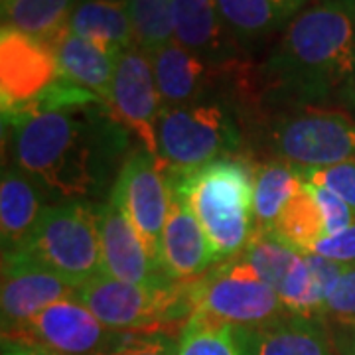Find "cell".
I'll use <instances>...</instances> for the list:
<instances>
[{
  "label": "cell",
  "instance_id": "cell-1",
  "mask_svg": "<svg viewBox=\"0 0 355 355\" xmlns=\"http://www.w3.org/2000/svg\"><path fill=\"white\" fill-rule=\"evenodd\" d=\"M85 89L53 85L40 99L4 113L12 166L55 202L99 200L125 164L128 130Z\"/></svg>",
  "mask_w": 355,
  "mask_h": 355
},
{
  "label": "cell",
  "instance_id": "cell-2",
  "mask_svg": "<svg viewBox=\"0 0 355 355\" xmlns=\"http://www.w3.org/2000/svg\"><path fill=\"white\" fill-rule=\"evenodd\" d=\"M355 79V0H318L292 18L261 67L270 95L310 105Z\"/></svg>",
  "mask_w": 355,
  "mask_h": 355
},
{
  "label": "cell",
  "instance_id": "cell-3",
  "mask_svg": "<svg viewBox=\"0 0 355 355\" xmlns=\"http://www.w3.org/2000/svg\"><path fill=\"white\" fill-rule=\"evenodd\" d=\"M170 191L188 203L219 261L245 251L254 227V172L221 158L188 172H168Z\"/></svg>",
  "mask_w": 355,
  "mask_h": 355
},
{
  "label": "cell",
  "instance_id": "cell-4",
  "mask_svg": "<svg viewBox=\"0 0 355 355\" xmlns=\"http://www.w3.org/2000/svg\"><path fill=\"white\" fill-rule=\"evenodd\" d=\"M99 214L101 205L87 202L46 205L30 237L12 253L79 288L103 272Z\"/></svg>",
  "mask_w": 355,
  "mask_h": 355
},
{
  "label": "cell",
  "instance_id": "cell-5",
  "mask_svg": "<svg viewBox=\"0 0 355 355\" xmlns=\"http://www.w3.org/2000/svg\"><path fill=\"white\" fill-rule=\"evenodd\" d=\"M241 146V130L221 103L162 107L156 123V154L166 172H188L229 158Z\"/></svg>",
  "mask_w": 355,
  "mask_h": 355
},
{
  "label": "cell",
  "instance_id": "cell-6",
  "mask_svg": "<svg viewBox=\"0 0 355 355\" xmlns=\"http://www.w3.org/2000/svg\"><path fill=\"white\" fill-rule=\"evenodd\" d=\"M77 296L111 331L166 328L193 314L190 282L142 286L101 272L79 286Z\"/></svg>",
  "mask_w": 355,
  "mask_h": 355
},
{
  "label": "cell",
  "instance_id": "cell-7",
  "mask_svg": "<svg viewBox=\"0 0 355 355\" xmlns=\"http://www.w3.org/2000/svg\"><path fill=\"white\" fill-rule=\"evenodd\" d=\"M193 312L231 328H251L286 314L279 294L261 279L243 254L190 282Z\"/></svg>",
  "mask_w": 355,
  "mask_h": 355
},
{
  "label": "cell",
  "instance_id": "cell-8",
  "mask_svg": "<svg viewBox=\"0 0 355 355\" xmlns=\"http://www.w3.org/2000/svg\"><path fill=\"white\" fill-rule=\"evenodd\" d=\"M270 150L294 168H328L355 160V121L304 105L280 116L268 132Z\"/></svg>",
  "mask_w": 355,
  "mask_h": 355
},
{
  "label": "cell",
  "instance_id": "cell-9",
  "mask_svg": "<svg viewBox=\"0 0 355 355\" xmlns=\"http://www.w3.org/2000/svg\"><path fill=\"white\" fill-rule=\"evenodd\" d=\"M109 200L123 209L139 231L150 257L160 265V237L172 203L164 166L144 148L128 154Z\"/></svg>",
  "mask_w": 355,
  "mask_h": 355
},
{
  "label": "cell",
  "instance_id": "cell-10",
  "mask_svg": "<svg viewBox=\"0 0 355 355\" xmlns=\"http://www.w3.org/2000/svg\"><path fill=\"white\" fill-rule=\"evenodd\" d=\"M111 334L76 294L4 330V342L38 347L51 355H93Z\"/></svg>",
  "mask_w": 355,
  "mask_h": 355
},
{
  "label": "cell",
  "instance_id": "cell-11",
  "mask_svg": "<svg viewBox=\"0 0 355 355\" xmlns=\"http://www.w3.org/2000/svg\"><path fill=\"white\" fill-rule=\"evenodd\" d=\"M243 257L279 294L288 314L312 320L320 318L324 296L304 253L268 233L253 231Z\"/></svg>",
  "mask_w": 355,
  "mask_h": 355
},
{
  "label": "cell",
  "instance_id": "cell-12",
  "mask_svg": "<svg viewBox=\"0 0 355 355\" xmlns=\"http://www.w3.org/2000/svg\"><path fill=\"white\" fill-rule=\"evenodd\" d=\"M62 79L50 44L10 28L0 34V95L2 113L40 99Z\"/></svg>",
  "mask_w": 355,
  "mask_h": 355
},
{
  "label": "cell",
  "instance_id": "cell-13",
  "mask_svg": "<svg viewBox=\"0 0 355 355\" xmlns=\"http://www.w3.org/2000/svg\"><path fill=\"white\" fill-rule=\"evenodd\" d=\"M107 105L121 125L137 135V139L144 144V150L158 160L156 123L162 111V101L150 55L139 46L121 53Z\"/></svg>",
  "mask_w": 355,
  "mask_h": 355
},
{
  "label": "cell",
  "instance_id": "cell-14",
  "mask_svg": "<svg viewBox=\"0 0 355 355\" xmlns=\"http://www.w3.org/2000/svg\"><path fill=\"white\" fill-rule=\"evenodd\" d=\"M99 241L105 275L142 286H164L174 282L150 257L139 231L128 221L123 209L111 200L101 205Z\"/></svg>",
  "mask_w": 355,
  "mask_h": 355
},
{
  "label": "cell",
  "instance_id": "cell-15",
  "mask_svg": "<svg viewBox=\"0 0 355 355\" xmlns=\"http://www.w3.org/2000/svg\"><path fill=\"white\" fill-rule=\"evenodd\" d=\"M77 288L24 261L14 253L2 254V328L10 330L34 318L44 308L76 296Z\"/></svg>",
  "mask_w": 355,
  "mask_h": 355
},
{
  "label": "cell",
  "instance_id": "cell-16",
  "mask_svg": "<svg viewBox=\"0 0 355 355\" xmlns=\"http://www.w3.org/2000/svg\"><path fill=\"white\" fill-rule=\"evenodd\" d=\"M217 261L211 243L188 203L172 193L160 237V266L166 277L174 282H186L203 275Z\"/></svg>",
  "mask_w": 355,
  "mask_h": 355
},
{
  "label": "cell",
  "instance_id": "cell-17",
  "mask_svg": "<svg viewBox=\"0 0 355 355\" xmlns=\"http://www.w3.org/2000/svg\"><path fill=\"white\" fill-rule=\"evenodd\" d=\"M174 40L214 67H229L237 42L223 22L216 0H172Z\"/></svg>",
  "mask_w": 355,
  "mask_h": 355
},
{
  "label": "cell",
  "instance_id": "cell-18",
  "mask_svg": "<svg viewBox=\"0 0 355 355\" xmlns=\"http://www.w3.org/2000/svg\"><path fill=\"white\" fill-rule=\"evenodd\" d=\"M233 331L241 355H334L318 320L288 312L265 324L233 328Z\"/></svg>",
  "mask_w": 355,
  "mask_h": 355
},
{
  "label": "cell",
  "instance_id": "cell-19",
  "mask_svg": "<svg viewBox=\"0 0 355 355\" xmlns=\"http://www.w3.org/2000/svg\"><path fill=\"white\" fill-rule=\"evenodd\" d=\"M162 107H180L205 101L214 83V67L180 46L176 40L148 53Z\"/></svg>",
  "mask_w": 355,
  "mask_h": 355
},
{
  "label": "cell",
  "instance_id": "cell-20",
  "mask_svg": "<svg viewBox=\"0 0 355 355\" xmlns=\"http://www.w3.org/2000/svg\"><path fill=\"white\" fill-rule=\"evenodd\" d=\"M64 81L109 103L121 53L65 30L50 44Z\"/></svg>",
  "mask_w": 355,
  "mask_h": 355
},
{
  "label": "cell",
  "instance_id": "cell-21",
  "mask_svg": "<svg viewBox=\"0 0 355 355\" xmlns=\"http://www.w3.org/2000/svg\"><path fill=\"white\" fill-rule=\"evenodd\" d=\"M44 209V193L38 186L16 166L4 168L0 184L2 253H12L24 245Z\"/></svg>",
  "mask_w": 355,
  "mask_h": 355
},
{
  "label": "cell",
  "instance_id": "cell-22",
  "mask_svg": "<svg viewBox=\"0 0 355 355\" xmlns=\"http://www.w3.org/2000/svg\"><path fill=\"white\" fill-rule=\"evenodd\" d=\"M67 30L119 53L137 46L127 2L79 0Z\"/></svg>",
  "mask_w": 355,
  "mask_h": 355
},
{
  "label": "cell",
  "instance_id": "cell-23",
  "mask_svg": "<svg viewBox=\"0 0 355 355\" xmlns=\"http://www.w3.org/2000/svg\"><path fill=\"white\" fill-rule=\"evenodd\" d=\"M79 0H2V28L51 44L62 36Z\"/></svg>",
  "mask_w": 355,
  "mask_h": 355
},
{
  "label": "cell",
  "instance_id": "cell-24",
  "mask_svg": "<svg viewBox=\"0 0 355 355\" xmlns=\"http://www.w3.org/2000/svg\"><path fill=\"white\" fill-rule=\"evenodd\" d=\"M263 233L277 237L282 243L298 249L300 253H308L322 237H326L324 214L310 184L302 182L300 190L284 205L272 227Z\"/></svg>",
  "mask_w": 355,
  "mask_h": 355
},
{
  "label": "cell",
  "instance_id": "cell-25",
  "mask_svg": "<svg viewBox=\"0 0 355 355\" xmlns=\"http://www.w3.org/2000/svg\"><path fill=\"white\" fill-rule=\"evenodd\" d=\"M216 4L237 46L261 42L288 20L275 0H216Z\"/></svg>",
  "mask_w": 355,
  "mask_h": 355
},
{
  "label": "cell",
  "instance_id": "cell-26",
  "mask_svg": "<svg viewBox=\"0 0 355 355\" xmlns=\"http://www.w3.org/2000/svg\"><path fill=\"white\" fill-rule=\"evenodd\" d=\"M302 180L284 162L263 164L254 170V227L268 231L292 196L300 190Z\"/></svg>",
  "mask_w": 355,
  "mask_h": 355
},
{
  "label": "cell",
  "instance_id": "cell-27",
  "mask_svg": "<svg viewBox=\"0 0 355 355\" xmlns=\"http://www.w3.org/2000/svg\"><path fill=\"white\" fill-rule=\"evenodd\" d=\"M135 40L146 53L174 42L172 0H127Z\"/></svg>",
  "mask_w": 355,
  "mask_h": 355
},
{
  "label": "cell",
  "instance_id": "cell-28",
  "mask_svg": "<svg viewBox=\"0 0 355 355\" xmlns=\"http://www.w3.org/2000/svg\"><path fill=\"white\" fill-rule=\"evenodd\" d=\"M178 355H241V349L231 326L193 312L182 328Z\"/></svg>",
  "mask_w": 355,
  "mask_h": 355
},
{
  "label": "cell",
  "instance_id": "cell-29",
  "mask_svg": "<svg viewBox=\"0 0 355 355\" xmlns=\"http://www.w3.org/2000/svg\"><path fill=\"white\" fill-rule=\"evenodd\" d=\"M180 338L166 328L113 331L93 355H178Z\"/></svg>",
  "mask_w": 355,
  "mask_h": 355
},
{
  "label": "cell",
  "instance_id": "cell-30",
  "mask_svg": "<svg viewBox=\"0 0 355 355\" xmlns=\"http://www.w3.org/2000/svg\"><path fill=\"white\" fill-rule=\"evenodd\" d=\"M294 172L306 184L334 191L355 211V160L328 168H294Z\"/></svg>",
  "mask_w": 355,
  "mask_h": 355
},
{
  "label": "cell",
  "instance_id": "cell-31",
  "mask_svg": "<svg viewBox=\"0 0 355 355\" xmlns=\"http://www.w3.org/2000/svg\"><path fill=\"white\" fill-rule=\"evenodd\" d=\"M320 318L355 331V266H347V270L326 296Z\"/></svg>",
  "mask_w": 355,
  "mask_h": 355
},
{
  "label": "cell",
  "instance_id": "cell-32",
  "mask_svg": "<svg viewBox=\"0 0 355 355\" xmlns=\"http://www.w3.org/2000/svg\"><path fill=\"white\" fill-rule=\"evenodd\" d=\"M310 188L316 196L320 209L324 214V221H326V235H336L343 229H347L349 225L355 223V211L343 202L340 196H336L334 191L326 190L310 184Z\"/></svg>",
  "mask_w": 355,
  "mask_h": 355
},
{
  "label": "cell",
  "instance_id": "cell-33",
  "mask_svg": "<svg viewBox=\"0 0 355 355\" xmlns=\"http://www.w3.org/2000/svg\"><path fill=\"white\" fill-rule=\"evenodd\" d=\"M308 253L330 259L334 263L355 266V223L336 235H326Z\"/></svg>",
  "mask_w": 355,
  "mask_h": 355
},
{
  "label": "cell",
  "instance_id": "cell-34",
  "mask_svg": "<svg viewBox=\"0 0 355 355\" xmlns=\"http://www.w3.org/2000/svg\"><path fill=\"white\" fill-rule=\"evenodd\" d=\"M2 355H51V354L44 352V349H38V347H30V345L4 342V340H2Z\"/></svg>",
  "mask_w": 355,
  "mask_h": 355
},
{
  "label": "cell",
  "instance_id": "cell-35",
  "mask_svg": "<svg viewBox=\"0 0 355 355\" xmlns=\"http://www.w3.org/2000/svg\"><path fill=\"white\" fill-rule=\"evenodd\" d=\"M275 2H277L280 8L288 14V16H292V14L296 12V10L302 6V2H304V0H275Z\"/></svg>",
  "mask_w": 355,
  "mask_h": 355
},
{
  "label": "cell",
  "instance_id": "cell-36",
  "mask_svg": "<svg viewBox=\"0 0 355 355\" xmlns=\"http://www.w3.org/2000/svg\"><path fill=\"white\" fill-rule=\"evenodd\" d=\"M343 95H345V99L355 107V79L349 83V85H347V87L343 89Z\"/></svg>",
  "mask_w": 355,
  "mask_h": 355
},
{
  "label": "cell",
  "instance_id": "cell-37",
  "mask_svg": "<svg viewBox=\"0 0 355 355\" xmlns=\"http://www.w3.org/2000/svg\"><path fill=\"white\" fill-rule=\"evenodd\" d=\"M345 355H355V331H352L349 342L345 345Z\"/></svg>",
  "mask_w": 355,
  "mask_h": 355
},
{
  "label": "cell",
  "instance_id": "cell-38",
  "mask_svg": "<svg viewBox=\"0 0 355 355\" xmlns=\"http://www.w3.org/2000/svg\"><path fill=\"white\" fill-rule=\"evenodd\" d=\"M107 2H127V0H107Z\"/></svg>",
  "mask_w": 355,
  "mask_h": 355
}]
</instances>
